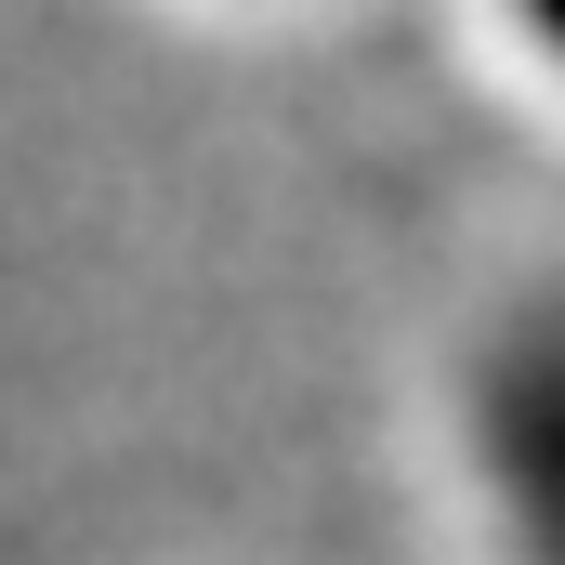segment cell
Wrapping results in <instances>:
<instances>
[{
    "mask_svg": "<svg viewBox=\"0 0 565 565\" xmlns=\"http://www.w3.org/2000/svg\"><path fill=\"white\" fill-rule=\"evenodd\" d=\"M447 422L487 565H565V277H526L473 329Z\"/></svg>",
    "mask_w": 565,
    "mask_h": 565,
    "instance_id": "obj_1",
    "label": "cell"
},
{
    "mask_svg": "<svg viewBox=\"0 0 565 565\" xmlns=\"http://www.w3.org/2000/svg\"><path fill=\"white\" fill-rule=\"evenodd\" d=\"M500 26H513V53L565 93V0H500Z\"/></svg>",
    "mask_w": 565,
    "mask_h": 565,
    "instance_id": "obj_2",
    "label": "cell"
}]
</instances>
